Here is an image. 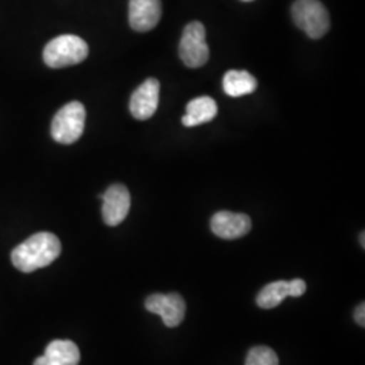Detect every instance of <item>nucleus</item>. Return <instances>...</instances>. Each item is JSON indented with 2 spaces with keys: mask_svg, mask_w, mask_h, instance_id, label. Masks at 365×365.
<instances>
[{
  "mask_svg": "<svg viewBox=\"0 0 365 365\" xmlns=\"http://www.w3.org/2000/svg\"><path fill=\"white\" fill-rule=\"evenodd\" d=\"M289 297V286L288 282L279 280L269 283L268 286L261 289L257 295V304L264 310H271L277 307L283 300Z\"/></svg>",
  "mask_w": 365,
  "mask_h": 365,
  "instance_id": "4468645a",
  "label": "nucleus"
},
{
  "mask_svg": "<svg viewBox=\"0 0 365 365\" xmlns=\"http://www.w3.org/2000/svg\"><path fill=\"white\" fill-rule=\"evenodd\" d=\"M80 351L78 345L69 339H54L45 354L38 357L34 365H78Z\"/></svg>",
  "mask_w": 365,
  "mask_h": 365,
  "instance_id": "9b49d317",
  "label": "nucleus"
},
{
  "mask_svg": "<svg viewBox=\"0 0 365 365\" xmlns=\"http://www.w3.org/2000/svg\"><path fill=\"white\" fill-rule=\"evenodd\" d=\"M90 53L87 42L78 36L64 34L53 38L43 49L45 64L60 69L83 63Z\"/></svg>",
  "mask_w": 365,
  "mask_h": 365,
  "instance_id": "f03ea898",
  "label": "nucleus"
},
{
  "mask_svg": "<svg viewBox=\"0 0 365 365\" xmlns=\"http://www.w3.org/2000/svg\"><path fill=\"white\" fill-rule=\"evenodd\" d=\"M218 114V106L210 96H199L187 105V114L182 118V125L187 128L199 126L212 120Z\"/></svg>",
  "mask_w": 365,
  "mask_h": 365,
  "instance_id": "f8f14e48",
  "label": "nucleus"
},
{
  "mask_svg": "<svg viewBox=\"0 0 365 365\" xmlns=\"http://www.w3.org/2000/svg\"><path fill=\"white\" fill-rule=\"evenodd\" d=\"M103 200V221L107 226H118L125 221L130 211V192L123 184H113L106 190L103 195H99Z\"/></svg>",
  "mask_w": 365,
  "mask_h": 365,
  "instance_id": "0eeeda50",
  "label": "nucleus"
},
{
  "mask_svg": "<svg viewBox=\"0 0 365 365\" xmlns=\"http://www.w3.org/2000/svg\"><path fill=\"white\" fill-rule=\"evenodd\" d=\"M179 54L182 63L188 68H200L209 61L210 49L203 24L191 22L184 27L179 43Z\"/></svg>",
  "mask_w": 365,
  "mask_h": 365,
  "instance_id": "39448f33",
  "label": "nucleus"
},
{
  "mask_svg": "<svg viewBox=\"0 0 365 365\" xmlns=\"http://www.w3.org/2000/svg\"><path fill=\"white\" fill-rule=\"evenodd\" d=\"M145 307L149 313L163 318L164 325L179 327L185 315V302L179 294H153L145 300Z\"/></svg>",
  "mask_w": 365,
  "mask_h": 365,
  "instance_id": "423d86ee",
  "label": "nucleus"
},
{
  "mask_svg": "<svg viewBox=\"0 0 365 365\" xmlns=\"http://www.w3.org/2000/svg\"><path fill=\"white\" fill-rule=\"evenodd\" d=\"M86 125V108L80 102H71L61 107L52 120L53 140L58 144H75L81 137Z\"/></svg>",
  "mask_w": 365,
  "mask_h": 365,
  "instance_id": "7ed1b4c3",
  "label": "nucleus"
},
{
  "mask_svg": "<svg viewBox=\"0 0 365 365\" xmlns=\"http://www.w3.org/2000/svg\"><path fill=\"white\" fill-rule=\"evenodd\" d=\"M354 321L357 325L361 327H365V304L361 303L360 306H357L356 312H354Z\"/></svg>",
  "mask_w": 365,
  "mask_h": 365,
  "instance_id": "f3484780",
  "label": "nucleus"
},
{
  "mask_svg": "<svg viewBox=\"0 0 365 365\" xmlns=\"http://www.w3.org/2000/svg\"><path fill=\"white\" fill-rule=\"evenodd\" d=\"M361 245H363V248H365L364 233H361Z\"/></svg>",
  "mask_w": 365,
  "mask_h": 365,
  "instance_id": "a211bd4d",
  "label": "nucleus"
},
{
  "mask_svg": "<svg viewBox=\"0 0 365 365\" xmlns=\"http://www.w3.org/2000/svg\"><path fill=\"white\" fill-rule=\"evenodd\" d=\"M161 13V0H130L129 24L135 31H149L160 22Z\"/></svg>",
  "mask_w": 365,
  "mask_h": 365,
  "instance_id": "9d476101",
  "label": "nucleus"
},
{
  "mask_svg": "<svg viewBox=\"0 0 365 365\" xmlns=\"http://www.w3.org/2000/svg\"><path fill=\"white\" fill-rule=\"evenodd\" d=\"M252 221L247 214L218 211L211 218L212 233L223 240H237L248 235Z\"/></svg>",
  "mask_w": 365,
  "mask_h": 365,
  "instance_id": "1a4fd4ad",
  "label": "nucleus"
},
{
  "mask_svg": "<svg viewBox=\"0 0 365 365\" xmlns=\"http://www.w3.org/2000/svg\"><path fill=\"white\" fill-rule=\"evenodd\" d=\"M292 19L310 38H322L330 29V16L319 0H297L292 4Z\"/></svg>",
  "mask_w": 365,
  "mask_h": 365,
  "instance_id": "20e7f679",
  "label": "nucleus"
},
{
  "mask_svg": "<svg viewBox=\"0 0 365 365\" xmlns=\"http://www.w3.org/2000/svg\"><path fill=\"white\" fill-rule=\"evenodd\" d=\"M245 365H279V359L274 349L259 345L249 351Z\"/></svg>",
  "mask_w": 365,
  "mask_h": 365,
  "instance_id": "2eb2a0df",
  "label": "nucleus"
},
{
  "mask_svg": "<svg viewBox=\"0 0 365 365\" xmlns=\"http://www.w3.org/2000/svg\"><path fill=\"white\" fill-rule=\"evenodd\" d=\"M61 253V242L57 235L49 232H41L29 237L19 244L11 253L14 267L21 272L30 274L39 268L51 265Z\"/></svg>",
  "mask_w": 365,
  "mask_h": 365,
  "instance_id": "f257e3e1",
  "label": "nucleus"
},
{
  "mask_svg": "<svg viewBox=\"0 0 365 365\" xmlns=\"http://www.w3.org/2000/svg\"><path fill=\"white\" fill-rule=\"evenodd\" d=\"M223 91L229 96L238 98L249 95L257 88V80L247 71H227L223 76Z\"/></svg>",
  "mask_w": 365,
  "mask_h": 365,
  "instance_id": "ddd939ff",
  "label": "nucleus"
},
{
  "mask_svg": "<svg viewBox=\"0 0 365 365\" xmlns=\"http://www.w3.org/2000/svg\"><path fill=\"white\" fill-rule=\"evenodd\" d=\"M160 83L157 78H148L133 92L130 98V113L133 117L145 120L153 117L158 107Z\"/></svg>",
  "mask_w": 365,
  "mask_h": 365,
  "instance_id": "6e6552de",
  "label": "nucleus"
},
{
  "mask_svg": "<svg viewBox=\"0 0 365 365\" xmlns=\"http://www.w3.org/2000/svg\"><path fill=\"white\" fill-rule=\"evenodd\" d=\"M242 1H253V0H242Z\"/></svg>",
  "mask_w": 365,
  "mask_h": 365,
  "instance_id": "6ab92c4d",
  "label": "nucleus"
},
{
  "mask_svg": "<svg viewBox=\"0 0 365 365\" xmlns=\"http://www.w3.org/2000/svg\"><path fill=\"white\" fill-rule=\"evenodd\" d=\"M289 286V297L294 298H299L304 292H306V282H303L302 279H294L291 282H288Z\"/></svg>",
  "mask_w": 365,
  "mask_h": 365,
  "instance_id": "dca6fc26",
  "label": "nucleus"
}]
</instances>
